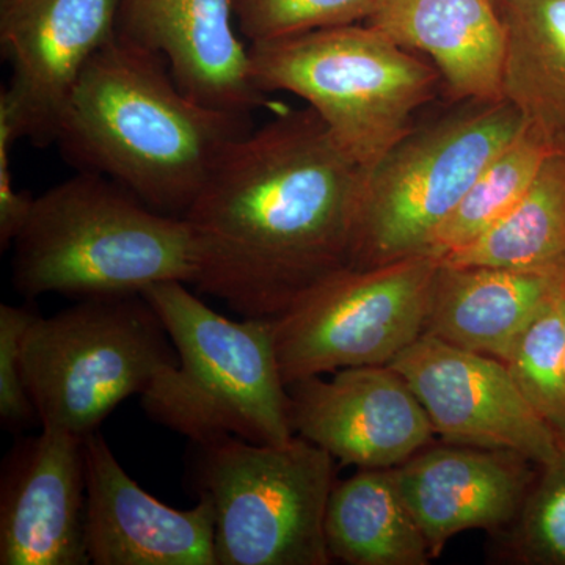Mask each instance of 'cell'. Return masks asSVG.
Masks as SVG:
<instances>
[{
    "instance_id": "14",
    "label": "cell",
    "mask_w": 565,
    "mask_h": 565,
    "mask_svg": "<svg viewBox=\"0 0 565 565\" xmlns=\"http://www.w3.org/2000/svg\"><path fill=\"white\" fill-rule=\"evenodd\" d=\"M84 456L90 564L218 565L210 498L189 511L161 503L126 473L98 430L84 438Z\"/></svg>"
},
{
    "instance_id": "22",
    "label": "cell",
    "mask_w": 565,
    "mask_h": 565,
    "mask_svg": "<svg viewBox=\"0 0 565 565\" xmlns=\"http://www.w3.org/2000/svg\"><path fill=\"white\" fill-rule=\"evenodd\" d=\"M548 156L542 141L523 126L519 136L487 163L435 232L427 255L441 259L489 232L525 196Z\"/></svg>"
},
{
    "instance_id": "21",
    "label": "cell",
    "mask_w": 565,
    "mask_h": 565,
    "mask_svg": "<svg viewBox=\"0 0 565 565\" xmlns=\"http://www.w3.org/2000/svg\"><path fill=\"white\" fill-rule=\"evenodd\" d=\"M440 262L565 275V156L550 154L514 210Z\"/></svg>"
},
{
    "instance_id": "1",
    "label": "cell",
    "mask_w": 565,
    "mask_h": 565,
    "mask_svg": "<svg viewBox=\"0 0 565 565\" xmlns=\"http://www.w3.org/2000/svg\"><path fill=\"white\" fill-rule=\"evenodd\" d=\"M366 177L310 107L233 141L184 215L196 288L244 318L285 313L349 267Z\"/></svg>"
},
{
    "instance_id": "12",
    "label": "cell",
    "mask_w": 565,
    "mask_h": 565,
    "mask_svg": "<svg viewBox=\"0 0 565 565\" xmlns=\"http://www.w3.org/2000/svg\"><path fill=\"white\" fill-rule=\"evenodd\" d=\"M121 0H0L9 95L25 137L55 140L58 118L88 63L117 36Z\"/></svg>"
},
{
    "instance_id": "15",
    "label": "cell",
    "mask_w": 565,
    "mask_h": 565,
    "mask_svg": "<svg viewBox=\"0 0 565 565\" xmlns=\"http://www.w3.org/2000/svg\"><path fill=\"white\" fill-rule=\"evenodd\" d=\"M233 0H121L117 35L161 55L192 99L252 115L267 106L236 33Z\"/></svg>"
},
{
    "instance_id": "26",
    "label": "cell",
    "mask_w": 565,
    "mask_h": 565,
    "mask_svg": "<svg viewBox=\"0 0 565 565\" xmlns=\"http://www.w3.org/2000/svg\"><path fill=\"white\" fill-rule=\"evenodd\" d=\"M36 318L31 307L0 305V419L14 433L40 424L22 364V341Z\"/></svg>"
},
{
    "instance_id": "2",
    "label": "cell",
    "mask_w": 565,
    "mask_h": 565,
    "mask_svg": "<svg viewBox=\"0 0 565 565\" xmlns=\"http://www.w3.org/2000/svg\"><path fill=\"white\" fill-rule=\"evenodd\" d=\"M252 115L192 99L166 58L115 36L95 55L58 118L55 143L151 210L184 217Z\"/></svg>"
},
{
    "instance_id": "24",
    "label": "cell",
    "mask_w": 565,
    "mask_h": 565,
    "mask_svg": "<svg viewBox=\"0 0 565 565\" xmlns=\"http://www.w3.org/2000/svg\"><path fill=\"white\" fill-rule=\"evenodd\" d=\"M385 0H233L237 29L252 43L360 24Z\"/></svg>"
},
{
    "instance_id": "23",
    "label": "cell",
    "mask_w": 565,
    "mask_h": 565,
    "mask_svg": "<svg viewBox=\"0 0 565 565\" xmlns=\"http://www.w3.org/2000/svg\"><path fill=\"white\" fill-rule=\"evenodd\" d=\"M557 299L516 340L504 360L520 393L565 444V305Z\"/></svg>"
},
{
    "instance_id": "9",
    "label": "cell",
    "mask_w": 565,
    "mask_h": 565,
    "mask_svg": "<svg viewBox=\"0 0 565 565\" xmlns=\"http://www.w3.org/2000/svg\"><path fill=\"white\" fill-rule=\"evenodd\" d=\"M440 259L412 256L384 266L344 267L275 319L286 386L344 367L385 366L424 333Z\"/></svg>"
},
{
    "instance_id": "13",
    "label": "cell",
    "mask_w": 565,
    "mask_h": 565,
    "mask_svg": "<svg viewBox=\"0 0 565 565\" xmlns=\"http://www.w3.org/2000/svg\"><path fill=\"white\" fill-rule=\"evenodd\" d=\"M84 438L41 427L0 470V564L87 565Z\"/></svg>"
},
{
    "instance_id": "20",
    "label": "cell",
    "mask_w": 565,
    "mask_h": 565,
    "mask_svg": "<svg viewBox=\"0 0 565 565\" xmlns=\"http://www.w3.org/2000/svg\"><path fill=\"white\" fill-rule=\"evenodd\" d=\"M326 541L332 561L344 564L427 565L434 559L392 468H362L333 487Z\"/></svg>"
},
{
    "instance_id": "10",
    "label": "cell",
    "mask_w": 565,
    "mask_h": 565,
    "mask_svg": "<svg viewBox=\"0 0 565 565\" xmlns=\"http://www.w3.org/2000/svg\"><path fill=\"white\" fill-rule=\"evenodd\" d=\"M388 366L407 381L448 445L511 451L535 465L559 451L555 433L494 356L422 334Z\"/></svg>"
},
{
    "instance_id": "3",
    "label": "cell",
    "mask_w": 565,
    "mask_h": 565,
    "mask_svg": "<svg viewBox=\"0 0 565 565\" xmlns=\"http://www.w3.org/2000/svg\"><path fill=\"white\" fill-rule=\"evenodd\" d=\"M13 285L25 299L129 296L152 285H195L199 250L184 217L151 210L120 184L90 172L33 202L14 239Z\"/></svg>"
},
{
    "instance_id": "4",
    "label": "cell",
    "mask_w": 565,
    "mask_h": 565,
    "mask_svg": "<svg viewBox=\"0 0 565 565\" xmlns=\"http://www.w3.org/2000/svg\"><path fill=\"white\" fill-rule=\"evenodd\" d=\"M141 296L161 318L178 353L177 366L141 396L152 422L192 444L225 435L258 445L291 440L296 434L274 318L232 321L182 281L152 285Z\"/></svg>"
},
{
    "instance_id": "8",
    "label": "cell",
    "mask_w": 565,
    "mask_h": 565,
    "mask_svg": "<svg viewBox=\"0 0 565 565\" xmlns=\"http://www.w3.org/2000/svg\"><path fill=\"white\" fill-rule=\"evenodd\" d=\"M511 103H468L405 136L364 182L349 267L427 255L479 173L522 131Z\"/></svg>"
},
{
    "instance_id": "18",
    "label": "cell",
    "mask_w": 565,
    "mask_h": 565,
    "mask_svg": "<svg viewBox=\"0 0 565 565\" xmlns=\"http://www.w3.org/2000/svg\"><path fill=\"white\" fill-rule=\"evenodd\" d=\"M565 294V275L440 262L424 333L504 362L522 333Z\"/></svg>"
},
{
    "instance_id": "7",
    "label": "cell",
    "mask_w": 565,
    "mask_h": 565,
    "mask_svg": "<svg viewBox=\"0 0 565 565\" xmlns=\"http://www.w3.org/2000/svg\"><path fill=\"white\" fill-rule=\"evenodd\" d=\"M195 446L192 486L215 512L218 565H327L333 459L300 435L258 445L225 435Z\"/></svg>"
},
{
    "instance_id": "27",
    "label": "cell",
    "mask_w": 565,
    "mask_h": 565,
    "mask_svg": "<svg viewBox=\"0 0 565 565\" xmlns=\"http://www.w3.org/2000/svg\"><path fill=\"white\" fill-rule=\"evenodd\" d=\"M21 137L24 126L6 92L0 93V245L10 247L31 215L35 199L14 188L11 173V150Z\"/></svg>"
},
{
    "instance_id": "28",
    "label": "cell",
    "mask_w": 565,
    "mask_h": 565,
    "mask_svg": "<svg viewBox=\"0 0 565 565\" xmlns=\"http://www.w3.org/2000/svg\"><path fill=\"white\" fill-rule=\"evenodd\" d=\"M564 305H565V297H564Z\"/></svg>"
},
{
    "instance_id": "11",
    "label": "cell",
    "mask_w": 565,
    "mask_h": 565,
    "mask_svg": "<svg viewBox=\"0 0 565 565\" xmlns=\"http://www.w3.org/2000/svg\"><path fill=\"white\" fill-rule=\"evenodd\" d=\"M294 434L334 460L360 468H394L433 441L429 415L392 366H356L288 385Z\"/></svg>"
},
{
    "instance_id": "6",
    "label": "cell",
    "mask_w": 565,
    "mask_h": 565,
    "mask_svg": "<svg viewBox=\"0 0 565 565\" xmlns=\"http://www.w3.org/2000/svg\"><path fill=\"white\" fill-rule=\"evenodd\" d=\"M22 364L41 427L85 438L177 366L178 353L150 302L129 294L39 316L24 334Z\"/></svg>"
},
{
    "instance_id": "16",
    "label": "cell",
    "mask_w": 565,
    "mask_h": 565,
    "mask_svg": "<svg viewBox=\"0 0 565 565\" xmlns=\"http://www.w3.org/2000/svg\"><path fill=\"white\" fill-rule=\"evenodd\" d=\"M530 463L511 451L451 445L422 449L392 471L437 557L463 531L512 526L533 486Z\"/></svg>"
},
{
    "instance_id": "5",
    "label": "cell",
    "mask_w": 565,
    "mask_h": 565,
    "mask_svg": "<svg viewBox=\"0 0 565 565\" xmlns=\"http://www.w3.org/2000/svg\"><path fill=\"white\" fill-rule=\"evenodd\" d=\"M248 51L256 87L303 99L366 172L414 131V115L441 84L433 63L366 22L252 43Z\"/></svg>"
},
{
    "instance_id": "19",
    "label": "cell",
    "mask_w": 565,
    "mask_h": 565,
    "mask_svg": "<svg viewBox=\"0 0 565 565\" xmlns=\"http://www.w3.org/2000/svg\"><path fill=\"white\" fill-rule=\"evenodd\" d=\"M505 28L503 98L565 156V0H494Z\"/></svg>"
},
{
    "instance_id": "17",
    "label": "cell",
    "mask_w": 565,
    "mask_h": 565,
    "mask_svg": "<svg viewBox=\"0 0 565 565\" xmlns=\"http://www.w3.org/2000/svg\"><path fill=\"white\" fill-rule=\"evenodd\" d=\"M366 24L426 55L455 102H503L508 41L494 0H385Z\"/></svg>"
},
{
    "instance_id": "25",
    "label": "cell",
    "mask_w": 565,
    "mask_h": 565,
    "mask_svg": "<svg viewBox=\"0 0 565 565\" xmlns=\"http://www.w3.org/2000/svg\"><path fill=\"white\" fill-rule=\"evenodd\" d=\"M539 467L509 545L520 564L565 565V444Z\"/></svg>"
}]
</instances>
